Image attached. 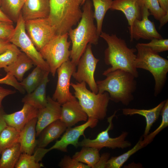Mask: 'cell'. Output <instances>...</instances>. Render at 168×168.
Instances as JSON below:
<instances>
[{
    "label": "cell",
    "mask_w": 168,
    "mask_h": 168,
    "mask_svg": "<svg viewBox=\"0 0 168 168\" xmlns=\"http://www.w3.org/2000/svg\"><path fill=\"white\" fill-rule=\"evenodd\" d=\"M100 36L107 44L108 47L104 52V61L106 64L111 66L102 75L119 69L128 72L137 78L138 72L135 65L136 48L128 47L125 40L115 34L110 35L102 31Z\"/></svg>",
    "instance_id": "6da1fadb"
},
{
    "label": "cell",
    "mask_w": 168,
    "mask_h": 168,
    "mask_svg": "<svg viewBox=\"0 0 168 168\" xmlns=\"http://www.w3.org/2000/svg\"><path fill=\"white\" fill-rule=\"evenodd\" d=\"M82 15L77 26L68 32L72 47L70 58L76 66L88 44H97L99 37L94 23L92 4L90 0H86L83 5Z\"/></svg>",
    "instance_id": "7a4b0ae2"
},
{
    "label": "cell",
    "mask_w": 168,
    "mask_h": 168,
    "mask_svg": "<svg viewBox=\"0 0 168 168\" xmlns=\"http://www.w3.org/2000/svg\"><path fill=\"white\" fill-rule=\"evenodd\" d=\"M104 76H106L105 79L96 82L98 93L107 92L110 100L114 102L129 105L134 99L133 94L137 87L136 78L131 73L119 69Z\"/></svg>",
    "instance_id": "3957f363"
},
{
    "label": "cell",
    "mask_w": 168,
    "mask_h": 168,
    "mask_svg": "<svg viewBox=\"0 0 168 168\" xmlns=\"http://www.w3.org/2000/svg\"><path fill=\"white\" fill-rule=\"evenodd\" d=\"M50 12L48 17L55 28L57 35L68 33L78 23L82 15V0H49Z\"/></svg>",
    "instance_id": "277c9868"
},
{
    "label": "cell",
    "mask_w": 168,
    "mask_h": 168,
    "mask_svg": "<svg viewBox=\"0 0 168 168\" xmlns=\"http://www.w3.org/2000/svg\"><path fill=\"white\" fill-rule=\"evenodd\" d=\"M137 54L135 61L136 68L147 70L152 75L155 81L154 95L157 96L166 83L168 72V60L149 48L138 43L136 45Z\"/></svg>",
    "instance_id": "5b68a950"
},
{
    "label": "cell",
    "mask_w": 168,
    "mask_h": 168,
    "mask_svg": "<svg viewBox=\"0 0 168 168\" xmlns=\"http://www.w3.org/2000/svg\"><path fill=\"white\" fill-rule=\"evenodd\" d=\"M84 82L71 83L74 90L75 97L77 99L83 110L88 118L103 120L107 115V107L110 100L109 93H95L89 90Z\"/></svg>",
    "instance_id": "8992f818"
},
{
    "label": "cell",
    "mask_w": 168,
    "mask_h": 168,
    "mask_svg": "<svg viewBox=\"0 0 168 168\" xmlns=\"http://www.w3.org/2000/svg\"><path fill=\"white\" fill-rule=\"evenodd\" d=\"M68 33L56 35L39 51L49 66L53 77H55L57 69L70 60L69 48L71 42L68 41Z\"/></svg>",
    "instance_id": "52a82bcc"
},
{
    "label": "cell",
    "mask_w": 168,
    "mask_h": 168,
    "mask_svg": "<svg viewBox=\"0 0 168 168\" xmlns=\"http://www.w3.org/2000/svg\"><path fill=\"white\" fill-rule=\"evenodd\" d=\"M25 22L21 13L8 41L19 48L32 60L34 65L40 67L45 71L50 72L49 66L27 34Z\"/></svg>",
    "instance_id": "ba28073f"
},
{
    "label": "cell",
    "mask_w": 168,
    "mask_h": 168,
    "mask_svg": "<svg viewBox=\"0 0 168 168\" xmlns=\"http://www.w3.org/2000/svg\"><path fill=\"white\" fill-rule=\"evenodd\" d=\"M117 111H115L112 115L107 118L109 125L105 130L99 133L95 139H91L85 137L79 142L78 147H93L99 150L103 147L113 149L116 148L123 149L131 147V142L125 140L128 134L127 132H123L119 136L114 138H111L109 136V131L113 128L112 120L116 116Z\"/></svg>",
    "instance_id": "9c48e42d"
},
{
    "label": "cell",
    "mask_w": 168,
    "mask_h": 168,
    "mask_svg": "<svg viewBox=\"0 0 168 168\" xmlns=\"http://www.w3.org/2000/svg\"><path fill=\"white\" fill-rule=\"evenodd\" d=\"M99 61V59L96 58L93 54L91 44H88L78 62L77 71L72 75L78 82H85L91 91L96 94L98 93V90L95 80L94 73Z\"/></svg>",
    "instance_id": "30bf717a"
},
{
    "label": "cell",
    "mask_w": 168,
    "mask_h": 168,
    "mask_svg": "<svg viewBox=\"0 0 168 168\" xmlns=\"http://www.w3.org/2000/svg\"><path fill=\"white\" fill-rule=\"evenodd\" d=\"M25 26L27 34L39 51L57 35L48 17L26 21Z\"/></svg>",
    "instance_id": "8fae6325"
},
{
    "label": "cell",
    "mask_w": 168,
    "mask_h": 168,
    "mask_svg": "<svg viewBox=\"0 0 168 168\" xmlns=\"http://www.w3.org/2000/svg\"><path fill=\"white\" fill-rule=\"evenodd\" d=\"M76 66L70 60L63 63L57 69L58 81L52 99L61 105L77 100L70 91V81Z\"/></svg>",
    "instance_id": "7c38bea8"
},
{
    "label": "cell",
    "mask_w": 168,
    "mask_h": 168,
    "mask_svg": "<svg viewBox=\"0 0 168 168\" xmlns=\"http://www.w3.org/2000/svg\"><path fill=\"white\" fill-rule=\"evenodd\" d=\"M142 17L141 20L136 19L131 26L128 27L130 35V41L140 39L151 40L155 38H163L157 32L154 22L148 18L151 15L148 9L142 6Z\"/></svg>",
    "instance_id": "4fadbf2b"
},
{
    "label": "cell",
    "mask_w": 168,
    "mask_h": 168,
    "mask_svg": "<svg viewBox=\"0 0 168 168\" xmlns=\"http://www.w3.org/2000/svg\"><path fill=\"white\" fill-rule=\"evenodd\" d=\"M98 121L96 119L88 118L86 122L82 125L73 128H68L61 139L57 141L54 145L49 148V151L56 149L66 152L68 147L70 145L77 147L79 138L81 136H84L85 130L88 127L93 128L95 127Z\"/></svg>",
    "instance_id": "5bb4252c"
},
{
    "label": "cell",
    "mask_w": 168,
    "mask_h": 168,
    "mask_svg": "<svg viewBox=\"0 0 168 168\" xmlns=\"http://www.w3.org/2000/svg\"><path fill=\"white\" fill-rule=\"evenodd\" d=\"M47 100L46 105L38 110L36 126V137L39 136L49 124L60 119L61 105L49 96L47 97Z\"/></svg>",
    "instance_id": "9a60e30c"
},
{
    "label": "cell",
    "mask_w": 168,
    "mask_h": 168,
    "mask_svg": "<svg viewBox=\"0 0 168 168\" xmlns=\"http://www.w3.org/2000/svg\"><path fill=\"white\" fill-rule=\"evenodd\" d=\"M38 109L26 103H24L22 109L13 113L3 114V117L7 125L20 132L26 124L33 119L37 117Z\"/></svg>",
    "instance_id": "2e32d148"
},
{
    "label": "cell",
    "mask_w": 168,
    "mask_h": 168,
    "mask_svg": "<svg viewBox=\"0 0 168 168\" xmlns=\"http://www.w3.org/2000/svg\"><path fill=\"white\" fill-rule=\"evenodd\" d=\"M62 105L60 119L67 128L71 127L80 121L87 120V114L77 100L68 101Z\"/></svg>",
    "instance_id": "e0dca14e"
},
{
    "label": "cell",
    "mask_w": 168,
    "mask_h": 168,
    "mask_svg": "<svg viewBox=\"0 0 168 168\" xmlns=\"http://www.w3.org/2000/svg\"><path fill=\"white\" fill-rule=\"evenodd\" d=\"M49 12V0H25L21 13L25 21L48 17Z\"/></svg>",
    "instance_id": "ac0fdd59"
},
{
    "label": "cell",
    "mask_w": 168,
    "mask_h": 168,
    "mask_svg": "<svg viewBox=\"0 0 168 168\" xmlns=\"http://www.w3.org/2000/svg\"><path fill=\"white\" fill-rule=\"evenodd\" d=\"M142 7L139 0H113L110 9L122 12L131 26L135 20L141 19Z\"/></svg>",
    "instance_id": "d6986e66"
},
{
    "label": "cell",
    "mask_w": 168,
    "mask_h": 168,
    "mask_svg": "<svg viewBox=\"0 0 168 168\" xmlns=\"http://www.w3.org/2000/svg\"><path fill=\"white\" fill-rule=\"evenodd\" d=\"M37 117L29 121L20 132L19 143L21 153L32 155L36 148V126Z\"/></svg>",
    "instance_id": "ffe728a7"
},
{
    "label": "cell",
    "mask_w": 168,
    "mask_h": 168,
    "mask_svg": "<svg viewBox=\"0 0 168 168\" xmlns=\"http://www.w3.org/2000/svg\"><path fill=\"white\" fill-rule=\"evenodd\" d=\"M166 101V100H163L155 107L149 109L124 108L122 109V113L125 115L131 116L138 114L145 117L146 121V126L142 135L144 138L149 133L151 127L159 118Z\"/></svg>",
    "instance_id": "44dd1931"
},
{
    "label": "cell",
    "mask_w": 168,
    "mask_h": 168,
    "mask_svg": "<svg viewBox=\"0 0 168 168\" xmlns=\"http://www.w3.org/2000/svg\"><path fill=\"white\" fill-rule=\"evenodd\" d=\"M50 72H46L40 85L31 92L27 93L22 99L21 102L29 104L39 109L44 107L47 104L46 96V87L49 80L48 75Z\"/></svg>",
    "instance_id": "7402d4cb"
},
{
    "label": "cell",
    "mask_w": 168,
    "mask_h": 168,
    "mask_svg": "<svg viewBox=\"0 0 168 168\" xmlns=\"http://www.w3.org/2000/svg\"><path fill=\"white\" fill-rule=\"evenodd\" d=\"M67 128L60 119L52 123L46 127L40 134V137L37 140V147L44 148L50 142L59 138Z\"/></svg>",
    "instance_id": "603a6c76"
},
{
    "label": "cell",
    "mask_w": 168,
    "mask_h": 168,
    "mask_svg": "<svg viewBox=\"0 0 168 168\" xmlns=\"http://www.w3.org/2000/svg\"><path fill=\"white\" fill-rule=\"evenodd\" d=\"M34 63L25 53L21 52L16 59L11 64L4 68L5 71L14 76L21 82L25 73L31 68Z\"/></svg>",
    "instance_id": "cb8c5ba5"
},
{
    "label": "cell",
    "mask_w": 168,
    "mask_h": 168,
    "mask_svg": "<svg viewBox=\"0 0 168 168\" xmlns=\"http://www.w3.org/2000/svg\"><path fill=\"white\" fill-rule=\"evenodd\" d=\"M21 153L20 143L4 149L1 154L0 168H13Z\"/></svg>",
    "instance_id": "d4e9b609"
},
{
    "label": "cell",
    "mask_w": 168,
    "mask_h": 168,
    "mask_svg": "<svg viewBox=\"0 0 168 168\" xmlns=\"http://www.w3.org/2000/svg\"><path fill=\"white\" fill-rule=\"evenodd\" d=\"M99 150L98 149L88 147H82L79 152H76L72 158L75 160L93 168L100 156Z\"/></svg>",
    "instance_id": "484cf974"
},
{
    "label": "cell",
    "mask_w": 168,
    "mask_h": 168,
    "mask_svg": "<svg viewBox=\"0 0 168 168\" xmlns=\"http://www.w3.org/2000/svg\"><path fill=\"white\" fill-rule=\"evenodd\" d=\"M113 0H92L94 7L93 17L96 23V31L100 36L102 31L103 22L105 14L110 9Z\"/></svg>",
    "instance_id": "4316f807"
},
{
    "label": "cell",
    "mask_w": 168,
    "mask_h": 168,
    "mask_svg": "<svg viewBox=\"0 0 168 168\" xmlns=\"http://www.w3.org/2000/svg\"><path fill=\"white\" fill-rule=\"evenodd\" d=\"M25 0H0V8L13 22H16Z\"/></svg>",
    "instance_id": "83f0119b"
},
{
    "label": "cell",
    "mask_w": 168,
    "mask_h": 168,
    "mask_svg": "<svg viewBox=\"0 0 168 168\" xmlns=\"http://www.w3.org/2000/svg\"><path fill=\"white\" fill-rule=\"evenodd\" d=\"M46 72L40 67H36L25 78L20 82L27 93L32 92L40 84Z\"/></svg>",
    "instance_id": "f1b7e54d"
},
{
    "label": "cell",
    "mask_w": 168,
    "mask_h": 168,
    "mask_svg": "<svg viewBox=\"0 0 168 168\" xmlns=\"http://www.w3.org/2000/svg\"><path fill=\"white\" fill-rule=\"evenodd\" d=\"M20 132L7 125L0 133V154L4 149L19 143Z\"/></svg>",
    "instance_id": "f546056e"
},
{
    "label": "cell",
    "mask_w": 168,
    "mask_h": 168,
    "mask_svg": "<svg viewBox=\"0 0 168 168\" xmlns=\"http://www.w3.org/2000/svg\"><path fill=\"white\" fill-rule=\"evenodd\" d=\"M143 139L142 135L135 145L131 149L118 156H112L109 159L106 165V168H120L129 157L144 147L141 144Z\"/></svg>",
    "instance_id": "4dcf8cb0"
},
{
    "label": "cell",
    "mask_w": 168,
    "mask_h": 168,
    "mask_svg": "<svg viewBox=\"0 0 168 168\" xmlns=\"http://www.w3.org/2000/svg\"><path fill=\"white\" fill-rule=\"evenodd\" d=\"M161 121L159 126L154 131L149 133L141 142V145L145 147L151 143L155 137L164 128L168 126V100H166L161 111Z\"/></svg>",
    "instance_id": "1f68e13d"
},
{
    "label": "cell",
    "mask_w": 168,
    "mask_h": 168,
    "mask_svg": "<svg viewBox=\"0 0 168 168\" xmlns=\"http://www.w3.org/2000/svg\"><path fill=\"white\" fill-rule=\"evenodd\" d=\"M142 6L146 7L151 15L156 20L160 21L168 13L164 11L161 7L157 0H139Z\"/></svg>",
    "instance_id": "d6a6232c"
},
{
    "label": "cell",
    "mask_w": 168,
    "mask_h": 168,
    "mask_svg": "<svg viewBox=\"0 0 168 168\" xmlns=\"http://www.w3.org/2000/svg\"><path fill=\"white\" fill-rule=\"evenodd\" d=\"M21 52L18 47L12 44L9 49L0 54V70L12 63Z\"/></svg>",
    "instance_id": "836d02e7"
},
{
    "label": "cell",
    "mask_w": 168,
    "mask_h": 168,
    "mask_svg": "<svg viewBox=\"0 0 168 168\" xmlns=\"http://www.w3.org/2000/svg\"><path fill=\"white\" fill-rule=\"evenodd\" d=\"M44 166L36 161L35 155L21 153L16 165V168H40Z\"/></svg>",
    "instance_id": "e575fe53"
},
{
    "label": "cell",
    "mask_w": 168,
    "mask_h": 168,
    "mask_svg": "<svg viewBox=\"0 0 168 168\" xmlns=\"http://www.w3.org/2000/svg\"><path fill=\"white\" fill-rule=\"evenodd\" d=\"M140 44L156 53H158L168 50V39H167L155 38L151 40L149 43Z\"/></svg>",
    "instance_id": "d590c367"
},
{
    "label": "cell",
    "mask_w": 168,
    "mask_h": 168,
    "mask_svg": "<svg viewBox=\"0 0 168 168\" xmlns=\"http://www.w3.org/2000/svg\"><path fill=\"white\" fill-rule=\"evenodd\" d=\"M59 166L62 168H90L87 165L78 162L70 156H65L61 159Z\"/></svg>",
    "instance_id": "8d00e7d4"
},
{
    "label": "cell",
    "mask_w": 168,
    "mask_h": 168,
    "mask_svg": "<svg viewBox=\"0 0 168 168\" xmlns=\"http://www.w3.org/2000/svg\"><path fill=\"white\" fill-rule=\"evenodd\" d=\"M0 84L12 86L22 93L24 94L25 92V91L20 82L14 76L9 73H7L5 77L0 79Z\"/></svg>",
    "instance_id": "74e56055"
},
{
    "label": "cell",
    "mask_w": 168,
    "mask_h": 168,
    "mask_svg": "<svg viewBox=\"0 0 168 168\" xmlns=\"http://www.w3.org/2000/svg\"><path fill=\"white\" fill-rule=\"evenodd\" d=\"M13 24L0 21V39L8 40L14 29Z\"/></svg>",
    "instance_id": "f35d334b"
},
{
    "label": "cell",
    "mask_w": 168,
    "mask_h": 168,
    "mask_svg": "<svg viewBox=\"0 0 168 168\" xmlns=\"http://www.w3.org/2000/svg\"><path fill=\"white\" fill-rule=\"evenodd\" d=\"M110 154L105 153L101 155L93 168H106L107 163L109 159Z\"/></svg>",
    "instance_id": "ab89813d"
},
{
    "label": "cell",
    "mask_w": 168,
    "mask_h": 168,
    "mask_svg": "<svg viewBox=\"0 0 168 168\" xmlns=\"http://www.w3.org/2000/svg\"><path fill=\"white\" fill-rule=\"evenodd\" d=\"M16 92L15 90L4 88L0 86V113L3 112L2 106V101L3 99L6 96Z\"/></svg>",
    "instance_id": "60d3db41"
},
{
    "label": "cell",
    "mask_w": 168,
    "mask_h": 168,
    "mask_svg": "<svg viewBox=\"0 0 168 168\" xmlns=\"http://www.w3.org/2000/svg\"><path fill=\"white\" fill-rule=\"evenodd\" d=\"M11 44L8 40L0 39V54L9 49Z\"/></svg>",
    "instance_id": "b9f144b4"
},
{
    "label": "cell",
    "mask_w": 168,
    "mask_h": 168,
    "mask_svg": "<svg viewBox=\"0 0 168 168\" xmlns=\"http://www.w3.org/2000/svg\"><path fill=\"white\" fill-rule=\"evenodd\" d=\"M162 9L168 13V0H157Z\"/></svg>",
    "instance_id": "7bdbcfd3"
},
{
    "label": "cell",
    "mask_w": 168,
    "mask_h": 168,
    "mask_svg": "<svg viewBox=\"0 0 168 168\" xmlns=\"http://www.w3.org/2000/svg\"><path fill=\"white\" fill-rule=\"evenodd\" d=\"M4 112L0 113V133L2 130L7 125L3 117Z\"/></svg>",
    "instance_id": "ee69618b"
},
{
    "label": "cell",
    "mask_w": 168,
    "mask_h": 168,
    "mask_svg": "<svg viewBox=\"0 0 168 168\" xmlns=\"http://www.w3.org/2000/svg\"><path fill=\"white\" fill-rule=\"evenodd\" d=\"M0 21L13 23L12 21L2 12L0 8Z\"/></svg>",
    "instance_id": "f6af8a7d"
},
{
    "label": "cell",
    "mask_w": 168,
    "mask_h": 168,
    "mask_svg": "<svg viewBox=\"0 0 168 168\" xmlns=\"http://www.w3.org/2000/svg\"><path fill=\"white\" fill-rule=\"evenodd\" d=\"M86 0H82V5H83L84 4V3H85V2Z\"/></svg>",
    "instance_id": "bcb514c9"
},
{
    "label": "cell",
    "mask_w": 168,
    "mask_h": 168,
    "mask_svg": "<svg viewBox=\"0 0 168 168\" xmlns=\"http://www.w3.org/2000/svg\"><path fill=\"white\" fill-rule=\"evenodd\" d=\"M1 5V2H0V6Z\"/></svg>",
    "instance_id": "7dc6e473"
}]
</instances>
